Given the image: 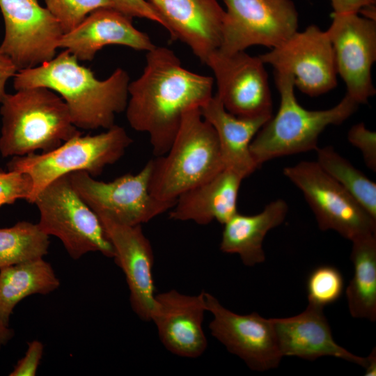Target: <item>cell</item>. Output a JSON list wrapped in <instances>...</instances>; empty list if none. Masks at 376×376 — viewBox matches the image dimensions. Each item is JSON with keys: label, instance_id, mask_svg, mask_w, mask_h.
I'll list each match as a JSON object with an SVG mask.
<instances>
[{"label": "cell", "instance_id": "cell-1", "mask_svg": "<svg viewBox=\"0 0 376 376\" xmlns=\"http://www.w3.org/2000/svg\"><path fill=\"white\" fill-rule=\"evenodd\" d=\"M214 79L185 68L166 47L147 52L142 74L128 86L125 109L134 130L148 134L156 157L169 149L184 113L212 97Z\"/></svg>", "mask_w": 376, "mask_h": 376}, {"label": "cell", "instance_id": "cell-2", "mask_svg": "<svg viewBox=\"0 0 376 376\" xmlns=\"http://www.w3.org/2000/svg\"><path fill=\"white\" fill-rule=\"evenodd\" d=\"M79 61L64 49L37 67L18 71L13 87L15 91L31 87L51 89L64 100L78 129H109L115 125L116 116L126 109L129 75L119 68L100 80Z\"/></svg>", "mask_w": 376, "mask_h": 376}, {"label": "cell", "instance_id": "cell-3", "mask_svg": "<svg viewBox=\"0 0 376 376\" xmlns=\"http://www.w3.org/2000/svg\"><path fill=\"white\" fill-rule=\"evenodd\" d=\"M3 157L24 156L41 150H52L81 134L68 108L54 91L31 87L6 93L0 102Z\"/></svg>", "mask_w": 376, "mask_h": 376}, {"label": "cell", "instance_id": "cell-4", "mask_svg": "<svg viewBox=\"0 0 376 376\" xmlns=\"http://www.w3.org/2000/svg\"><path fill=\"white\" fill-rule=\"evenodd\" d=\"M152 161L149 189L163 201L175 202L225 169L216 132L200 107L184 113L169 150Z\"/></svg>", "mask_w": 376, "mask_h": 376}, {"label": "cell", "instance_id": "cell-5", "mask_svg": "<svg viewBox=\"0 0 376 376\" xmlns=\"http://www.w3.org/2000/svg\"><path fill=\"white\" fill-rule=\"evenodd\" d=\"M281 102L274 117L260 128L250 144L251 155L258 166L272 159L315 150L322 131L330 125H339L357 109L349 95L334 107L325 110H308L295 95L293 77L274 71Z\"/></svg>", "mask_w": 376, "mask_h": 376}, {"label": "cell", "instance_id": "cell-6", "mask_svg": "<svg viewBox=\"0 0 376 376\" xmlns=\"http://www.w3.org/2000/svg\"><path fill=\"white\" fill-rule=\"evenodd\" d=\"M132 143L125 130L114 125L97 134L75 136L48 152L13 157L7 167L30 176L33 189L29 202L33 203L40 191L63 175L75 171L100 175L118 162Z\"/></svg>", "mask_w": 376, "mask_h": 376}, {"label": "cell", "instance_id": "cell-7", "mask_svg": "<svg viewBox=\"0 0 376 376\" xmlns=\"http://www.w3.org/2000/svg\"><path fill=\"white\" fill-rule=\"evenodd\" d=\"M33 203L39 210L41 229L58 238L72 258L89 252L113 258V247L100 217L78 194L68 174L47 185Z\"/></svg>", "mask_w": 376, "mask_h": 376}, {"label": "cell", "instance_id": "cell-8", "mask_svg": "<svg viewBox=\"0 0 376 376\" xmlns=\"http://www.w3.org/2000/svg\"><path fill=\"white\" fill-rule=\"evenodd\" d=\"M152 161L136 174H125L113 181L97 180L86 171L68 173L80 197L97 214L114 222L136 226L170 210L175 202L155 198L149 189Z\"/></svg>", "mask_w": 376, "mask_h": 376}, {"label": "cell", "instance_id": "cell-9", "mask_svg": "<svg viewBox=\"0 0 376 376\" xmlns=\"http://www.w3.org/2000/svg\"><path fill=\"white\" fill-rule=\"evenodd\" d=\"M283 174L303 193L320 230L351 241L376 233V220L317 162H300L284 168Z\"/></svg>", "mask_w": 376, "mask_h": 376}, {"label": "cell", "instance_id": "cell-10", "mask_svg": "<svg viewBox=\"0 0 376 376\" xmlns=\"http://www.w3.org/2000/svg\"><path fill=\"white\" fill-rule=\"evenodd\" d=\"M226 7L218 49L230 54L253 45L275 48L296 31L298 13L291 0H224Z\"/></svg>", "mask_w": 376, "mask_h": 376}, {"label": "cell", "instance_id": "cell-11", "mask_svg": "<svg viewBox=\"0 0 376 376\" xmlns=\"http://www.w3.org/2000/svg\"><path fill=\"white\" fill-rule=\"evenodd\" d=\"M5 34L0 52L17 72L37 67L56 56L64 31L38 0H0Z\"/></svg>", "mask_w": 376, "mask_h": 376}, {"label": "cell", "instance_id": "cell-12", "mask_svg": "<svg viewBox=\"0 0 376 376\" xmlns=\"http://www.w3.org/2000/svg\"><path fill=\"white\" fill-rule=\"evenodd\" d=\"M259 57L274 71L290 75L295 86L311 97L329 92L337 84L331 42L327 31L315 25L296 31L283 43Z\"/></svg>", "mask_w": 376, "mask_h": 376}, {"label": "cell", "instance_id": "cell-13", "mask_svg": "<svg viewBox=\"0 0 376 376\" xmlns=\"http://www.w3.org/2000/svg\"><path fill=\"white\" fill-rule=\"evenodd\" d=\"M213 72L216 95L227 111L243 118L272 116V101L265 63L244 51L224 54L218 49L205 62Z\"/></svg>", "mask_w": 376, "mask_h": 376}, {"label": "cell", "instance_id": "cell-14", "mask_svg": "<svg viewBox=\"0 0 376 376\" xmlns=\"http://www.w3.org/2000/svg\"><path fill=\"white\" fill-rule=\"evenodd\" d=\"M326 31L346 94L359 104H366L376 92L371 77L376 60V21L358 13H334Z\"/></svg>", "mask_w": 376, "mask_h": 376}, {"label": "cell", "instance_id": "cell-15", "mask_svg": "<svg viewBox=\"0 0 376 376\" xmlns=\"http://www.w3.org/2000/svg\"><path fill=\"white\" fill-rule=\"evenodd\" d=\"M205 299L207 311L213 316L209 324L211 334L229 352L242 359L253 370L278 367L283 356L271 318L266 319L256 312L235 313L206 292Z\"/></svg>", "mask_w": 376, "mask_h": 376}, {"label": "cell", "instance_id": "cell-16", "mask_svg": "<svg viewBox=\"0 0 376 376\" xmlns=\"http://www.w3.org/2000/svg\"><path fill=\"white\" fill-rule=\"evenodd\" d=\"M206 311L205 291L189 295L170 290L155 295L151 321L168 351L180 357L195 359L207 347L203 328Z\"/></svg>", "mask_w": 376, "mask_h": 376}, {"label": "cell", "instance_id": "cell-17", "mask_svg": "<svg viewBox=\"0 0 376 376\" xmlns=\"http://www.w3.org/2000/svg\"><path fill=\"white\" fill-rule=\"evenodd\" d=\"M99 217L113 247L115 262L125 274L132 309L141 320L151 321L155 288L154 254L149 240L141 225H124Z\"/></svg>", "mask_w": 376, "mask_h": 376}, {"label": "cell", "instance_id": "cell-18", "mask_svg": "<svg viewBox=\"0 0 376 376\" xmlns=\"http://www.w3.org/2000/svg\"><path fill=\"white\" fill-rule=\"evenodd\" d=\"M173 40L186 44L205 63L221 42L225 10L217 0H147Z\"/></svg>", "mask_w": 376, "mask_h": 376}, {"label": "cell", "instance_id": "cell-19", "mask_svg": "<svg viewBox=\"0 0 376 376\" xmlns=\"http://www.w3.org/2000/svg\"><path fill=\"white\" fill-rule=\"evenodd\" d=\"M132 19L113 8H98L64 33L58 47L82 61H92L98 51L109 45L146 52L152 49L155 45L149 36L135 28Z\"/></svg>", "mask_w": 376, "mask_h": 376}, {"label": "cell", "instance_id": "cell-20", "mask_svg": "<svg viewBox=\"0 0 376 376\" xmlns=\"http://www.w3.org/2000/svg\"><path fill=\"white\" fill-rule=\"evenodd\" d=\"M283 357L308 360L331 356L365 368L366 357L357 356L334 340L323 308L308 304L304 311L290 318H271Z\"/></svg>", "mask_w": 376, "mask_h": 376}, {"label": "cell", "instance_id": "cell-21", "mask_svg": "<svg viewBox=\"0 0 376 376\" xmlns=\"http://www.w3.org/2000/svg\"><path fill=\"white\" fill-rule=\"evenodd\" d=\"M244 177L224 169L210 180L185 191L170 210L169 218L206 225L214 220L224 224L237 212V200Z\"/></svg>", "mask_w": 376, "mask_h": 376}, {"label": "cell", "instance_id": "cell-22", "mask_svg": "<svg viewBox=\"0 0 376 376\" xmlns=\"http://www.w3.org/2000/svg\"><path fill=\"white\" fill-rule=\"evenodd\" d=\"M201 111L216 132L224 168L244 178L250 175L258 167L251 155L250 144L272 116L237 117L226 110L216 95L201 107Z\"/></svg>", "mask_w": 376, "mask_h": 376}, {"label": "cell", "instance_id": "cell-23", "mask_svg": "<svg viewBox=\"0 0 376 376\" xmlns=\"http://www.w3.org/2000/svg\"><path fill=\"white\" fill-rule=\"evenodd\" d=\"M288 210L286 202L276 199L258 214L245 215L237 212L224 224L220 250L239 255L243 264L249 267L263 263L264 238L269 230L283 222Z\"/></svg>", "mask_w": 376, "mask_h": 376}, {"label": "cell", "instance_id": "cell-24", "mask_svg": "<svg viewBox=\"0 0 376 376\" xmlns=\"http://www.w3.org/2000/svg\"><path fill=\"white\" fill-rule=\"evenodd\" d=\"M59 286L53 267L43 258L0 269V321L9 326L14 308L23 299L48 295Z\"/></svg>", "mask_w": 376, "mask_h": 376}, {"label": "cell", "instance_id": "cell-25", "mask_svg": "<svg viewBox=\"0 0 376 376\" xmlns=\"http://www.w3.org/2000/svg\"><path fill=\"white\" fill-rule=\"evenodd\" d=\"M352 242L350 259L354 275L346 289L350 313L353 318L376 320V233Z\"/></svg>", "mask_w": 376, "mask_h": 376}, {"label": "cell", "instance_id": "cell-26", "mask_svg": "<svg viewBox=\"0 0 376 376\" xmlns=\"http://www.w3.org/2000/svg\"><path fill=\"white\" fill-rule=\"evenodd\" d=\"M317 163L376 220V184L332 147L317 148Z\"/></svg>", "mask_w": 376, "mask_h": 376}, {"label": "cell", "instance_id": "cell-27", "mask_svg": "<svg viewBox=\"0 0 376 376\" xmlns=\"http://www.w3.org/2000/svg\"><path fill=\"white\" fill-rule=\"evenodd\" d=\"M49 244L38 224L22 221L0 228V269L43 258Z\"/></svg>", "mask_w": 376, "mask_h": 376}, {"label": "cell", "instance_id": "cell-28", "mask_svg": "<svg viewBox=\"0 0 376 376\" xmlns=\"http://www.w3.org/2000/svg\"><path fill=\"white\" fill-rule=\"evenodd\" d=\"M344 290V280L341 272L329 265L314 268L306 280L308 304L324 308L338 301Z\"/></svg>", "mask_w": 376, "mask_h": 376}, {"label": "cell", "instance_id": "cell-29", "mask_svg": "<svg viewBox=\"0 0 376 376\" xmlns=\"http://www.w3.org/2000/svg\"><path fill=\"white\" fill-rule=\"evenodd\" d=\"M46 8L60 22L64 33L80 24L91 12L113 8L111 0H45Z\"/></svg>", "mask_w": 376, "mask_h": 376}, {"label": "cell", "instance_id": "cell-30", "mask_svg": "<svg viewBox=\"0 0 376 376\" xmlns=\"http://www.w3.org/2000/svg\"><path fill=\"white\" fill-rule=\"evenodd\" d=\"M33 189L30 176L17 171H0V207L18 199L29 201Z\"/></svg>", "mask_w": 376, "mask_h": 376}, {"label": "cell", "instance_id": "cell-31", "mask_svg": "<svg viewBox=\"0 0 376 376\" xmlns=\"http://www.w3.org/2000/svg\"><path fill=\"white\" fill-rule=\"evenodd\" d=\"M348 141L361 152L366 166L376 171V133L363 123L353 125L347 134Z\"/></svg>", "mask_w": 376, "mask_h": 376}, {"label": "cell", "instance_id": "cell-32", "mask_svg": "<svg viewBox=\"0 0 376 376\" xmlns=\"http://www.w3.org/2000/svg\"><path fill=\"white\" fill-rule=\"evenodd\" d=\"M113 8L130 17L146 18L165 28V24L152 6L146 0H111Z\"/></svg>", "mask_w": 376, "mask_h": 376}, {"label": "cell", "instance_id": "cell-33", "mask_svg": "<svg viewBox=\"0 0 376 376\" xmlns=\"http://www.w3.org/2000/svg\"><path fill=\"white\" fill-rule=\"evenodd\" d=\"M44 345L42 342L33 340L29 343L24 356L18 361L10 376H34L42 357Z\"/></svg>", "mask_w": 376, "mask_h": 376}, {"label": "cell", "instance_id": "cell-34", "mask_svg": "<svg viewBox=\"0 0 376 376\" xmlns=\"http://www.w3.org/2000/svg\"><path fill=\"white\" fill-rule=\"evenodd\" d=\"M335 14L358 13L368 5L376 4L373 0H330Z\"/></svg>", "mask_w": 376, "mask_h": 376}, {"label": "cell", "instance_id": "cell-35", "mask_svg": "<svg viewBox=\"0 0 376 376\" xmlns=\"http://www.w3.org/2000/svg\"><path fill=\"white\" fill-rule=\"evenodd\" d=\"M17 72V70L11 60L0 52V102L6 94V82L13 78Z\"/></svg>", "mask_w": 376, "mask_h": 376}, {"label": "cell", "instance_id": "cell-36", "mask_svg": "<svg viewBox=\"0 0 376 376\" xmlns=\"http://www.w3.org/2000/svg\"><path fill=\"white\" fill-rule=\"evenodd\" d=\"M14 331L0 321V350L13 338Z\"/></svg>", "mask_w": 376, "mask_h": 376}, {"label": "cell", "instance_id": "cell-37", "mask_svg": "<svg viewBox=\"0 0 376 376\" xmlns=\"http://www.w3.org/2000/svg\"><path fill=\"white\" fill-rule=\"evenodd\" d=\"M367 358V363L365 367L366 376H375L376 375V351L375 348L373 350L371 353Z\"/></svg>", "mask_w": 376, "mask_h": 376}, {"label": "cell", "instance_id": "cell-38", "mask_svg": "<svg viewBox=\"0 0 376 376\" xmlns=\"http://www.w3.org/2000/svg\"><path fill=\"white\" fill-rule=\"evenodd\" d=\"M375 3H376V0H373Z\"/></svg>", "mask_w": 376, "mask_h": 376}]
</instances>
